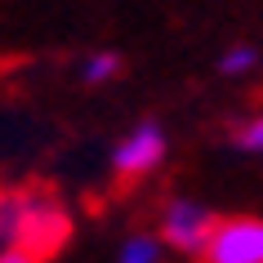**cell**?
<instances>
[{"label":"cell","mask_w":263,"mask_h":263,"mask_svg":"<svg viewBox=\"0 0 263 263\" xmlns=\"http://www.w3.org/2000/svg\"><path fill=\"white\" fill-rule=\"evenodd\" d=\"M67 236H71V214L49 192L9 187L0 196V241L5 246H18L36 259H49L67 246Z\"/></svg>","instance_id":"obj_1"},{"label":"cell","mask_w":263,"mask_h":263,"mask_svg":"<svg viewBox=\"0 0 263 263\" xmlns=\"http://www.w3.org/2000/svg\"><path fill=\"white\" fill-rule=\"evenodd\" d=\"M201 263H263V219H219Z\"/></svg>","instance_id":"obj_2"},{"label":"cell","mask_w":263,"mask_h":263,"mask_svg":"<svg viewBox=\"0 0 263 263\" xmlns=\"http://www.w3.org/2000/svg\"><path fill=\"white\" fill-rule=\"evenodd\" d=\"M214 228H219V219L205 205H196V201H174L161 214V241H170L183 254H205Z\"/></svg>","instance_id":"obj_3"},{"label":"cell","mask_w":263,"mask_h":263,"mask_svg":"<svg viewBox=\"0 0 263 263\" xmlns=\"http://www.w3.org/2000/svg\"><path fill=\"white\" fill-rule=\"evenodd\" d=\"M161 161H165V134H161L156 121L134 125V129L111 147V170H116L121 179H139V174L156 170Z\"/></svg>","instance_id":"obj_4"},{"label":"cell","mask_w":263,"mask_h":263,"mask_svg":"<svg viewBox=\"0 0 263 263\" xmlns=\"http://www.w3.org/2000/svg\"><path fill=\"white\" fill-rule=\"evenodd\" d=\"M116 263H161V241L156 236H129L116 254Z\"/></svg>","instance_id":"obj_5"},{"label":"cell","mask_w":263,"mask_h":263,"mask_svg":"<svg viewBox=\"0 0 263 263\" xmlns=\"http://www.w3.org/2000/svg\"><path fill=\"white\" fill-rule=\"evenodd\" d=\"M116 71H121V58L116 54H89L81 76H85V85H107V81H116Z\"/></svg>","instance_id":"obj_6"},{"label":"cell","mask_w":263,"mask_h":263,"mask_svg":"<svg viewBox=\"0 0 263 263\" xmlns=\"http://www.w3.org/2000/svg\"><path fill=\"white\" fill-rule=\"evenodd\" d=\"M254 63H259L254 45H232V49L219 58V71H223V76H241V71H250Z\"/></svg>","instance_id":"obj_7"},{"label":"cell","mask_w":263,"mask_h":263,"mask_svg":"<svg viewBox=\"0 0 263 263\" xmlns=\"http://www.w3.org/2000/svg\"><path fill=\"white\" fill-rule=\"evenodd\" d=\"M236 147L263 156V116H254V121H246L241 129H236Z\"/></svg>","instance_id":"obj_8"},{"label":"cell","mask_w":263,"mask_h":263,"mask_svg":"<svg viewBox=\"0 0 263 263\" xmlns=\"http://www.w3.org/2000/svg\"><path fill=\"white\" fill-rule=\"evenodd\" d=\"M0 263H41V259L27 254V250H18V246H5V250H0Z\"/></svg>","instance_id":"obj_9"}]
</instances>
